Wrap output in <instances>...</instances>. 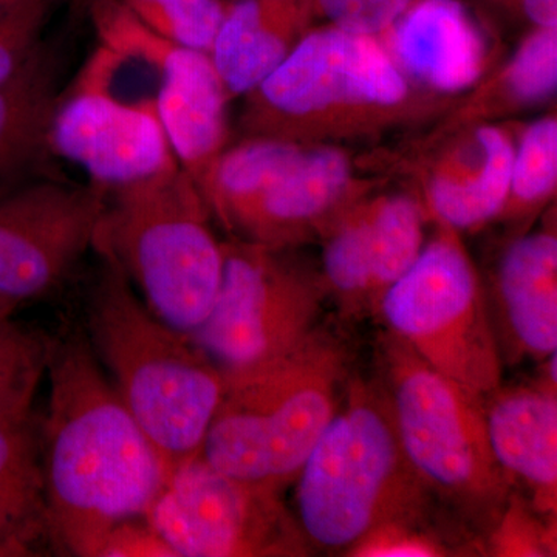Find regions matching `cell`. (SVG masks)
Listing matches in <instances>:
<instances>
[{
    "label": "cell",
    "instance_id": "6da1fadb",
    "mask_svg": "<svg viewBox=\"0 0 557 557\" xmlns=\"http://www.w3.org/2000/svg\"><path fill=\"white\" fill-rule=\"evenodd\" d=\"M42 412L51 552L95 557L116 523L148 515L170 468L78 327L50 338Z\"/></svg>",
    "mask_w": 557,
    "mask_h": 557
},
{
    "label": "cell",
    "instance_id": "e575fe53",
    "mask_svg": "<svg viewBox=\"0 0 557 557\" xmlns=\"http://www.w3.org/2000/svg\"><path fill=\"white\" fill-rule=\"evenodd\" d=\"M226 2H230V0H226Z\"/></svg>",
    "mask_w": 557,
    "mask_h": 557
},
{
    "label": "cell",
    "instance_id": "4316f807",
    "mask_svg": "<svg viewBox=\"0 0 557 557\" xmlns=\"http://www.w3.org/2000/svg\"><path fill=\"white\" fill-rule=\"evenodd\" d=\"M46 16L47 0H0V83L38 50Z\"/></svg>",
    "mask_w": 557,
    "mask_h": 557
},
{
    "label": "cell",
    "instance_id": "8992f818",
    "mask_svg": "<svg viewBox=\"0 0 557 557\" xmlns=\"http://www.w3.org/2000/svg\"><path fill=\"white\" fill-rule=\"evenodd\" d=\"M211 211L182 168L108 193L94 247L115 263L145 306L190 335L214 306L223 273V242Z\"/></svg>",
    "mask_w": 557,
    "mask_h": 557
},
{
    "label": "cell",
    "instance_id": "52a82bcc",
    "mask_svg": "<svg viewBox=\"0 0 557 557\" xmlns=\"http://www.w3.org/2000/svg\"><path fill=\"white\" fill-rule=\"evenodd\" d=\"M380 341V384L409 467L434 500L487 533L515 491L491 449L483 398L394 333Z\"/></svg>",
    "mask_w": 557,
    "mask_h": 557
},
{
    "label": "cell",
    "instance_id": "d6986e66",
    "mask_svg": "<svg viewBox=\"0 0 557 557\" xmlns=\"http://www.w3.org/2000/svg\"><path fill=\"white\" fill-rule=\"evenodd\" d=\"M487 438L498 467L525 487L541 516L556 515L557 401L552 383L498 387L483 398Z\"/></svg>",
    "mask_w": 557,
    "mask_h": 557
},
{
    "label": "cell",
    "instance_id": "cb8c5ba5",
    "mask_svg": "<svg viewBox=\"0 0 557 557\" xmlns=\"http://www.w3.org/2000/svg\"><path fill=\"white\" fill-rule=\"evenodd\" d=\"M304 148L302 143L269 137H244L226 146L201 189L211 215L233 234L260 194Z\"/></svg>",
    "mask_w": 557,
    "mask_h": 557
},
{
    "label": "cell",
    "instance_id": "603a6c76",
    "mask_svg": "<svg viewBox=\"0 0 557 557\" xmlns=\"http://www.w3.org/2000/svg\"><path fill=\"white\" fill-rule=\"evenodd\" d=\"M557 89V27H534L520 42L496 75L475 87L463 104L450 109L438 129L426 139H435L469 124L487 123L493 116L552 100Z\"/></svg>",
    "mask_w": 557,
    "mask_h": 557
},
{
    "label": "cell",
    "instance_id": "ffe728a7",
    "mask_svg": "<svg viewBox=\"0 0 557 557\" xmlns=\"http://www.w3.org/2000/svg\"><path fill=\"white\" fill-rule=\"evenodd\" d=\"M314 25L313 0H230L209 53L230 101L269 78Z\"/></svg>",
    "mask_w": 557,
    "mask_h": 557
},
{
    "label": "cell",
    "instance_id": "f546056e",
    "mask_svg": "<svg viewBox=\"0 0 557 557\" xmlns=\"http://www.w3.org/2000/svg\"><path fill=\"white\" fill-rule=\"evenodd\" d=\"M418 522H394L372 531L348 556L355 557H438L454 555L445 539Z\"/></svg>",
    "mask_w": 557,
    "mask_h": 557
},
{
    "label": "cell",
    "instance_id": "9a60e30c",
    "mask_svg": "<svg viewBox=\"0 0 557 557\" xmlns=\"http://www.w3.org/2000/svg\"><path fill=\"white\" fill-rule=\"evenodd\" d=\"M359 175L339 145H306L270 183L234 230L233 237L274 248H293L322 236L357 201L380 188Z\"/></svg>",
    "mask_w": 557,
    "mask_h": 557
},
{
    "label": "cell",
    "instance_id": "5b68a950",
    "mask_svg": "<svg viewBox=\"0 0 557 557\" xmlns=\"http://www.w3.org/2000/svg\"><path fill=\"white\" fill-rule=\"evenodd\" d=\"M350 376L346 348L318 329L288 354L223 376L200 456L225 474L282 493L338 410Z\"/></svg>",
    "mask_w": 557,
    "mask_h": 557
},
{
    "label": "cell",
    "instance_id": "30bf717a",
    "mask_svg": "<svg viewBox=\"0 0 557 557\" xmlns=\"http://www.w3.org/2000/svg\"><path fill=\"white\" fill-rule=\"evenodd\" d=\"M146 518L177 557H295L311 549L281 491L225 474L201 456L171 472Z\"/></svg>",
    "mask_w": 557,
    "mask_h": 557
},
{
    "label": "cell",
    "instance_id": "3957f363",
    "mask_svg": "<svg viewBox=\"0 0 557 557\" xmlns=\"http://www.w3.org/2000/svg\"><path fill=\"white\" fill-rule=\"evenodd\" d=\"M81 329L170 471L200 456L225 379L188 335L145 306L108 259L100 258L87 284Z\"/></svg>",
    "mask_w": 557,
    "mask_h": 557
},
{
    "label": "cell",
    "instance_id": "7402d4cb",
    "mask_svg": "<svg viewBox=\"0 0 557 557\" xmlns=\"http://www.w3.org/2000/svg\"><path fill=\"white\" fill-rule=\"evenodd\" d=\"M61 53L40 44L0 83V188L46 175L50 132L62 94Z\"/></svg>",
    "mask_w": 557,
    "mask_h": 557
},
{
    "label": "cell",
    "instance_id": "44dd1931",
    "mask_svg": "<svg viewBox=\"0 0 557 557\" xmlns=\"http://www.w3.org/2000/svg\"><path fill=\"white\" fill-rule=\"evenodd\" d=\"M496 300L512 351L534 359L557 351L555 225L528 231L508 245L497 267Z\"/></svg>",
    "mask_w": 557,
    "mask_h": 557
},
{
    "label": "cell",
    "instance_id": "5bb4252c",
    "mask_svg": "<svg viewBox=\"0 0 557 557\" xmlns=\"http://www.w3.org/2000/svg\"><path fill=\"white\" fill-rule=\"evenodd\" d=\"M426 211L416 194H369L324 234L322 282L348 311L376 310L424 245Z\"/></svg>",
    "mask_w": 557,
    "mask_h": 557
},
{
    "label": "cell",
    "instance_id": "8fae6325",
    "mask_svg": "<svg viewBox=\"0 0 557 557\" xmlns=\"http://www.w3.org/2000/svg\"><path fill=\"white\" fill-rule=\"evenodd\" d=\"M124 61L98 44L62 89L51 123L53 159L78 164L106 193L180 166L156 98L124 101L110 90Z\"/></svg>",
    "mask_w": 557,
    "mask_h": 557
},
{
    "label": "cell",
    "instance_id": "277c9868",
    "mask_svg": "<svg viewBox=\"0 0 557 557\" xmlns=\"http://www.w3.org/2000/svg\"><path fill=\"white\" fill-rule=\"evenodd\" d=\"M295 483L307 544L343 555L387 523L424 520L434 500L403 454L380 381L354 376Z\"/></svg>",
    "mask_w": 557,
    "mask_h": 557
},
{
    "label": "cell",
    "instance_id": "7a4b0ae2",
    "mask_svg": "<svg viewBox=\"0 0 557 557\" xmlns=\"http://www.w3.org/2000/svg\"><path fill=\"white\" fill-rule=\"evenodd\" d=\"M244 137L343 145L442 115L454 104L413 84L379 36L314 25L244 97Z\"/></svg>",
    "mask_w": 557,
    "mask_h": 557
},
{
    "label": "cell",
    "instance_id": "4fadbf2b",
    "mask_svg": "<svg viewBox=\"0 0 557 557\" xmlns=\"http://www.w3.org/2000/svg\"><path fill=\"white\" fill-rule=\"evenodd\" d=\"M101 46L149 65L159 78L157 106L180 168L200 193L230 145V98L211 54L178 46L150 30L121 0H89Z\"/></svg>",
    "mask_w": 557,
    "mask_h": 557
},
{
    "label": "cell",
    "instance_id": "ba28073f",
    "mask_svg": "<svg viewBox=\"0 0 557 557\" xmlns=\"http://www.w3.org/2000/svg\"><path fill=\"white\" fill-rule=\"evenodd\" d=\"M437 226L376 309L432 369L486 398L502 386L504 364L485 289L461 233Z\"/></svg>",
    "mask_w": 557,
    "mask_h": 557
},
{
    "label": "cell",
    "instance_id": "836d02e7",
    "mask_svg": "<svg viewBox=\"0 0 557 557\" xmlns=\"http://www.w3.org/2000/svg\"><path fill=\"white\" fill-rule=\"evenodd\" d=\"M76 2H78L79 5H87V2H89V0H76Z\"/></svg>",
    "mask_w": 557,
    "mask_h": 557
},
{
    "label": "cell",
    "instance_id": "d6a6232c",
    "mask_svg": "<svg viewBox=\"0 0 557 557\" xmlns=\"http://www.w3.org/2000/svg\"><path fill=\"white\" fill-rule=\"evenodd\" d=\"M533 27H557V0H519Z\"/></svg>",
    "mask_w": 557,
    "mask_h": 557
},
{
    "label": "cell",
    "instance_id": "4dcf8cb0",
    "mask_svg": "<svg viewBox=\"0 0 557 557\" xmlns=\"http://www.w3.org/2000/svg\"><path fill=\"white\" fill-rule=\"evenodd\" d=\"M413 0H313L317 22L358 35L380 36Z\"/></svg>",
    "mask_w": 557,
    "mask_h": 557
},
{
    "label": "cell",
    "instance_id": "2e32d148",
    "mask_svg": "<svg viewBox=\"0 0 557 557\" xmlns=\"http://www.w3.org/2000/svg\"><path fill=\"white\" fill-rule=\"evenodd\" d=\"M424 211L443 225L478 230L504 209L516 143L505 126L475 123L423 143Z\"/></svg>",
    "mask_w": 557,
    "mask_h": 557
},
{
    "label": "cell",
    "instance_id": "1f68e13d",
    "mask_svg": "<svg viewBox=\"0 0 557 557\" xmlns=\"http://www.w3.org/2000/svg\"><path fill=\"white\" fill-rule=\"evenodd\" d=\"M95 557H177L146 516L116 523L102 537Z\"/></svg>",
    "mask_w": 557,
    "mask_h": 557
},
{
    "label": "cell",
    "instance_id": "484cf974",
    "mask_svg": "<svg viewBox=\"0 0 557 557\" xmlns=\"http://www.w3.org/2000/svg\"><path fill=\"white\" fill-rule=\"evenodd\" d=\"M150 30L203 53H211L226 0H121Z\"/></svg>",
    "mask_w": 557,
    "mask_h": 557
},
{
    "label": "cell",
    "instance_id": "9c48e42d",
    "mask_svg": "<svg viewBox=\"0 0 557 557\" xmlns=\"http://www.w3.org/2000/svg\"><path fill=\"white\" fill-rule=\"evenodd\" d=\"M289 249L239 237L223 242L214 306L188 335L223 376L288 354L317 330L327 289Z\"/></svg>",
    "mask_w": 557,
    "mask_h": 557
},
{
    "label": "cell",
    "instance_id": "f1b7e54d",
    "mask_svg": "<svg viewBox=\"0 0 557 557\" xmlns=\"http://www.w3.org/2000/svg\"><path fill=\"white\" fill-rule=\"evenodd\" d=\"M490 552L497 556H549L552 539L541 515L530 504L511 494L496 525L487 531Z\"/></svg>",
    "mask_w": 557,
    "mask_h": 557
},
{
    "label": "cell",
    "instance_id": "83f0119b",
    "mask_svg": "<svg viewBox=\"0 0 557 557\" xmlns=\"http://www.w3.org/2000/svg\"><path fill=\"white\" fill-rule=\"evenodd\" d=\"M49 347L46 333L0 319V401L46 370Z\"/></svg>",
    "mask_w": 557,
    "mask_h": 557
},
{
    "label": "cell",
    "instance_id": "e0dca14e",
    "mask_svg": "<svg viewBox=\"0 0 557 557\" xmlns=\"http://www.w3.org/2000/svg\"><path fill=\"white\" fill-rule=\"evenodd\" d=\"M413 84L449 98L474 89L490 65V42L463 0H413L379 36Z\"/></svg>",
    "mask_w": 557,
    "mask_h": 557
},
{
    "label": "cell",
    "instance_id": "7c38bea8",
    "mask_svg": "<svg viewBox=\"0 0 557 557\" xmlns=\"http://www.w3.org/2000/svg\"><path fill=\"white\" fill-rule=\"evenodd\" d=\"M108 193L33 177L0 188V319L64 284L94 247Z\"/></svg>",
    "mask_w": 557,
    "mask_h": 557
},
{
    "label": "cell",
    "instance_id": "ac0fdd59",
    "mask_svg": "<svg viewBox=\"0 0 557 557\" xmlns=\"http://www.w3.org/2000/svg\"><path fill=\"white\" fill-rule=\"evenodd\" d=\"M46 370L0 401V557L51 552L42 413L35 403Z\"/></svg>",
    "mask_w": 557,
    "mask_h": 557
},
{
    "label": "cell",
    "instance_id": "d4e9b609",
    "mask_svg": "<svg viewBox=\"0 0 557 557\" xmlns=\"http://www.w3.org/2000/svg\"><path fill=\"white\" fill-rule=\"evenodd\" d=\"M557 186V116L528 124L516 146L511 180L498 220L519 222L555 199Z\"/></svg>",
    "mask_w": 557,
    "mask_h": 557
}]
</instances>
